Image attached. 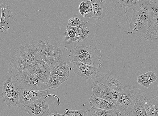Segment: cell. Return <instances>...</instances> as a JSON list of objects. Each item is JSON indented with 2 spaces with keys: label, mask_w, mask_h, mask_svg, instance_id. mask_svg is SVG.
Segmentation results:
<instances>
[{
  "label": "cell",
  "mask_w": 158,
  "mask_h": 116,
  "mask_svg": "<svg viewBox=\"0 0 158 116\" xmlns=\"http://www.w3.org/2000/svg\"><path fill=\"white\" fill-rule=\"evenodd\" d=\"M150 0H141L131 6L125 13L130 28L123 31L127 35L134 34L146 39L148 27Z\"/></svg>",
  "instance_id": "6da1fadb"
},
{
  "label": "cell",
  "mask_w": 158,
  "mask_h": 116,
  "mask_svg": "<svg viewBox=\"0 0 158 116\" xmlns=\"http://www.w3.org/2000/svg\"><path fill=\"white\" fill-rule=\"evenodd\" d=\"M37 51L35 46L28 44L21 46L10 56L9 72L10 76L17 75L24 71L32 69Z\"/></svg>",
  "instance_id": "7a4b0ae2"
},
{
  "label": "cell",
  "mask_w": 158,
  "mask_h": 116,
  "mask_svg": "<svg viewBox=\"0 0 158 116\" xmlns=\"http://www.w3.org/2000/svg\"><path fill=\"white\" fill-rule=\"evenodd\" d=\"M68 56L70 62L72 63L77 61L92 66L101 67L102 55L101 50L87 46H77L70 50Z\"/></svg>",
  "instance_id": "3957f363"
},
{
  "label": "cell",
  "mask_w": 158,
  "mask_h": 116,
  "mask_svg": "<svg viewBox=\"0 0 158 116\" xmlns=\"http://www.w3.org/2000/svg\"><path fill=\"white\" fill-rule=\"evenodd\" d=\"M12 77L14 85L19 90L25 89L44 91L50 89L36 75L32 69L23 71L17 75Z\"/></svg>",
  "instance_id": "277c9868"
},
{
  "label": "cell",
  "mask_w": 158,
  "mask_h": 116,
  "mask_svg": "<svg viewBox=\"0 0 158 116\" xmlns=\"http://www.w3.org/2000/svg\"><path fill=\"white\" fill-rule=\"evenodd\" d=\"M141 96L140 89L135 86H123L122 91L120 93L115 105V109L119 114L123 116L134 106L136 100Z\"/></svg>",
  "instance_id": "5b68a950"
},
{
  "label": "cell",
  "mask_w": 158,
  "mask_h": 116,
  "mask_svg": "<svg viewBox=\"0 0 158 116\" xmlns=\"http://www.w3.org/2000/svg\"><path fill=\"white\" fill-rule=\"evenodd\" d=\"M35 47L37 53L51 67L61 61L62 52L61 49L48 43L44 39L39 42Z\"/></svg>",
  "instance_id": "8992f818"
},
{
  "label": "cell",
  "mask_w": 158,
  "mask_h": 116,
  "mask_svg": "<svg viewBox=\"0 0 158 116\" xmlns=\"http://www.w3.org/2000/svg\"><path fill=\"white\" fill-rule=\"evenodd\" d=\"M148 27L146 39H158V0H150L148 13Z\"/></svg>",
  "instance_id": "52a82bcc"
},
{
  "label": "cell",
  "mask_w": 158,
  "mask_h": 116,
  "mask_svg": "<svg viewBox=\"0 0 158 116\" xmlns=\"http://www.w3.org/2000/svg\"><path fill=\"white\" fill-rule=\"evenodd\" d=\"M19 90L14 85L12 77L10 76L5 82L2 87L3 102L8 106L19 107Z\"/></svg>",
  "instance_id": "ba28073f"
},
{
  "label": "cell",
  "mask_w": 158,
  "mask_h": 116,
  "mask_svg": "<svg viewBox=\"0 0 158 116\" xmlns=\"http://www.w3.org/2000/svg\"><path fill=\"white\" fill-rule=\"evenodd\" d=\"M49 90L44 91L27 90L21 89L19 90V107L22 109L26 105L35 101L48 96Z\"/></svg>",
  "instance_id": "9c48e42d"
},
{
  "label": "cell",
  "mask_w": 158,
  "mask_h": 116,
  "mask_svg": "<svg viewBox=\"0 0 158 116\" xmlns=\"http://www.w3.org/2000/svg\"><path fill=\"white\" fill-rule=\"evenodd\" d=\"M47 97L26 105L24 106L26 111L31 116H48L50 111L48 104L45 100Z\"/></svg>",
  "instance_id": "30bf717a"
},
{
  "label": "cell",
  "mask_w": 158,
  "mask_h": 116,
  "mask_svg": "<svg viewBox=\"0 0 158 116\" xmlns=\"http://www.w3.org/2000/svg\"><path fill=\"white\" fill-rule=\"evenodd\" d=\"M94 86L102 85L119 93L121 92L123 86L117 78L107 74L102 73L97 76L93 81Z\"/></svg>",
  "instance_id": "8fae6325"
},
{
  "label": "cell",
  "mask_w": 158,
  "mask_h": 116,
  "mask_svg": "<svg viewBox=\"0 0 158 116\" xmlns=\"http://www.w3.org/2000/svg\"><path fill=\"white\" fill-rule=\"evenodd\" d=\"M32 69L36 75L44 83L47 85L50 74L51 67L45 62L37 52Z\"/></svg>",
  "instance_id": "7c38bea8"
},
{
  "label": "cell",
  "mask_w": 158,
  "mask_h": 116,
  "mask_svg": "<svg viewBox=\"0 0 158 116\" xmlns=\"http://www.w3.org/2000/svg\"><path fill=\"white\" fill-rule=\"evenodd\" d=\"M93 95L115 104L120 94L117 91L101 84H96L92 89Z\"/></svg>",
  "instance_id": "4fadbf2b"
},
{
  "label": "cell",
  "mask_w": 158,
  "mask_h": 116,
  "mask_svg": "<svg viewBox=\"0 0 158 116\" xmlns=\"http://www.w3.org/2000/svg\"><path fill=\"white\" fill-rule=\"evenodd\" d=\"M139 99L143 103L148 116H158V97L155 93L148 91Z\"/></svg>",
  "instance_id": "5bb4252c"
},
{
  "label": "cell",
  "mask_w": 158,
  "mask_h": 116,
  "mask_svg": "<svg viewBox=\"0 0 158 116\" xmlns=\"http://www.w3.org/2000/svg\"><path fill=\"white\" fill-rule=\"evenodd\" d=\"M73 70L75 74L89 81L94 77L98 67L85 64L77 61L72 63Z\"/></svg>",
  "instance_id": "9a60e30c"
},
{
  "label": "cell",
  "mask_w": 158,
  "mask_h": 116,
  "mask_svg": "<svg viewBox=\"0 0 158 116\" xmlns=\"http://www.w3.org/2000/svg\"><path fill=\"white\" fill-rule=\"evenodd\" d=\"M139 0H112L111 10L116 15L122 16L129 7Z\"/></svg>",
  "instance_id": "2e32d148"
},
{
  "label": "cell",
  "mask_w": 158,
  "mask_h": 116,
  "mask_svg": "<svg viewBox=\"0 0 158 116\" xmlns=\"http://www.w3.org/2000/svg\"><path fill=\"white\" fill-rule=\"evenodd\" d=\"M2 13L0 22V32H5L8 31L12 21L13 15L9 7L4 3L0 5Z\"/></svg>",
  "instance_id": "e0dca14e"
},
{
  "label": "cell",
  "mask_w": 158,
  "mask_h": 116,
  "mask_svg": "<svg viewBox=\"0 0 158 116\" xmlns=\"http://www.w3.org/2000/svg\"><path fill=\"white\" fill-rule=\"evenodd\" d=\"M70 70L69 66L66 62L60 61L51 67L50 74L58 75L64 82L69 79Z\"/></svg>",
  "instance_id": "ac0fdd59"
},
{
  "label": "cell",
  "mask_w": 158,
  "mask_h": 116,
  "mask_svg": "<svg viewBox=\"0 0 158 116\" xmlns=\"http://www.w3.org/2000/svg\"><path fill=\"white\" fill-rule=\"evenodd\" d=\"M93 9V17L99 20L102 19L107 12L109 6L104 0H90Z\"/></svg>",
  "instance_id": "d6986e66"
},
{
  "label": "cell",
  "mask_w": 158,
  "mask_h": 116,
  "mask_svg": "<svg viewBox=\"0 0 158 116\" xmlns=\"http://www.w3.org/2000/svg\"><path fill=\"white\" fill-rule=\"evenodd\" d=\"M71 29L76 33V36L75 38L71 39L70 42H82L83 40L89 36V31L86 27L85 23L83 21L81 24L76 27H71V26L68 25L66 29Z\"/></svg>",
  "instance_id": "ffe728a7"
},
{
  "label": "cell",
  "mask_w": 158,
  "mask_h": 116,
  "mask_svg": "<svg viewBox=\"0 0 158 116\" xmlns=\"http://www.w3.org/2000/svg\"><path fill=\"white\" fill-rule=\"evenodd\" d=\"M89 103L91 106L101 110H110L115 108V104L93 95L89 98Z\"/></svg>",
  "instance_id": "44dd1931"
},
{
  "label": "cell",
  "mask_w": 158,
  "mask_h": 116,
  "mask_svg": "<svg viewBox=\"0 0 158 116\" xmlns=\"http://www.w3.org/2000/svg\"><path fill=\"white\" fill-rule=\"evenodd\" d=\"M125 116H148L141 100L138 99L134 106L125 114Z\"/></svg>",
  "instance_id": "7402d4cb"
},
{
  "label": "cell",
  "mask_w": 158,
  "mask_h": 116,
  "mask_svg": "<svg viewBox=\"0 0 158 116\" xmlns=\"http://www.w3.org/2000/svg\"><path fill=\"white\" fill-rule=\"evenodd\" d=\"M157 77L153 71L148 72L139 75L137 78V83L146 88H149L152 83L156 81Z\"/></svg>",
  "instance_id": "603a6c76"
},
{
  "label": "cell",
  "mask_w": 158,
  "mask_h": 116,
  "mask_svg": "<svg viewBox=\"0 0 158 116\" xmlns=\"http://www.w3.org/2000/svg\"><path fill=\"white\" fill-rule=\"evenodd\" d=\"M88 116H118V112L115 108L105 110L92 107L90 110H86Z\"/></svg>",
  "instance_id": "cb8c5ba5"
},
{
  "label": "cell",
  "mask_w": 158,
  "mask_h": 116,
  "mask_svg": "<svg viewBox=\"0 0 158 116\" xmlns=\"http://www.w3.org/2000/svg\"><path fill=\"white\" fill-rule=\"evenodd\" d=\"M62 78L56 74H50L47 83L49 88L56 89L64 83Z\"/></svg>",
  "instance_id": "d4e9b609"
},
{
  "label": "cell",
  "mask_w": 158,
  "mask_h": 116,
  "mask_svg": "<svg viewBox=\"0 0 158 116\" xmlns=\"http://www.w3.org/2000/svg\"><path fill=\"white\" fill-rule=\"evenodd\" d=\"M93 16V9L91 1L86 2V9L84 17L85 18H92Z\"/></svg>",
  "instance_id": "484cf974"
},
{
  "label": "cell",
  "mask_w": 158,
  "mask_h": 116,
  "mask_svg": "<svg viewBox=\"0 0 158 116\" xmlns=\"http://www.w3.org/2000/svg\"><path fill=\"white\" fill-rule=\"evenodd\" d=\"M63 116H88L86 110H80L70 111L69 113H64Z\"/></svg>",
  "instance_id": "4316f807"
},
{
  "label": "cell",
  "mask_w": 158,
  "mask_h": 116,
  "mask_svg": "<svg viewBox=\"0 0 158 116\" xmlns=\"http://www.w3.org/2000/svg\"><path fill=\"white\" fill-rule=\"evenodd\" d=\"M83 21L78 18L73 17L69 20L68 25L71 27H76L80 25Z\"/></svg>",
  "instance_id": "83f0119b"
},
{
  "label": "cell",
  "mask_w": 158,
  "mask_h": 116,
  "mask_svg": "<svg viewBox=\"0 0 158 116\" xmlns=\"http://www.w3.org/2000/svg\"><path fill=\"white\" fill-rule=\"evenodd\" d=\"M64 34L65 36L66 40L69 42L75 38L76 36V33L73 30L71 29H66V31L65 32Z\"/></svg>",
  "instance_id": "f1b7e54d"
},
{
  "label": "cell",
  "mask_w": 158,
  "mask_h": 116,
  "mask_svg": "<svg viewBox=\"0 0 158 116\" xmlns=\"http://www.w3.org/2000/svg\"><path fill=\"white\" fill-rule=\"evenodd\" d=\"M86 9V2H82L79 6V12L81 15L84 16Z\"/></svg>",
  "instance_id": "f546056e"
},
{
  "label": "cell",
  "mask_w": 158,
  "mask_h": 116,
  "mask_svg": "<svg viewBox=\"0 0 158 116\" xmlns=\"http://www.w3.org/2000/svg\"><path fill=\"white\" fill-rule=\"evenodd\" d=\"M49 116H63V114H60L57 113V112H55L54 113L51 114Z\"/></svg>",
  "instance_id": "4dcf8cb0"
},
{
  "label": "cell",
  "mask_w": 158,
  "mask_h": 116,
  "mask_svg": "<svg viewBox=\"0 0 158 116\" xmlns=\"http://www.w3.org/2000/svg\"><path fill=\"white\" fill-rule=\"evenodd\" d=\"M2 9L1 8V6H0V22H1V17L2 16Z\"/></svg>",
  "instance_id": "1f68e13d"
},
{
  "label": "cell",
  "mask_w": 158,
  "mask_h": 116,
  "mask_svg": "<svg viewBox=\"0 0 158 116\" xmlns=\"http://www.w3.org/2000/svg\"><path fill=\"white\" fill-rule=\"evenodd\" d=\"M69 111H70V110H69V109H66L65 110V113H69Z\"/></svg>",
  "instance_id": "d6a6232c"
},
{
  "label": "cell",
  "mask_w": 158,
  "mask_h": 116,
  "mask_svg": "<svg viewBox=\"0 0 158 116\" xmlns=\"http://www.w3.org/2000/svg\"><path fill=\"white\" fill-rule=\"evenodd\" d=\"M157 87H158V86H157Z\"/></svg>",
  "instance_id": "836d02e7"
}]
</instances>
